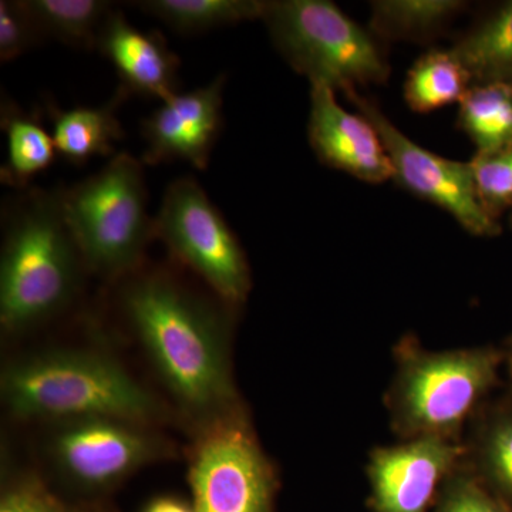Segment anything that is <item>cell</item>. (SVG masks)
<instances>
[{
  "mask_svg": "<svg viewBox=\"0 0 512 512\" xmlns=\"http://www.w3.org/2000/svg\"><path fill=\"white\" fill-rule=\"evenodd\" d=\"M0 124L6 134V163L0 170L3 184L16 190L30 187L37 174L55 163L57 150L52 134L36 117H30L13 103L2 99Z\"/></svg>",
  "mask_w": 512,
  "mask_h": 512,
  "instance_id": "18",
  "label": "cell"
},
{
  "mask_svg": "<svg viewBox=\"0 0 512 512\" xmlns=\"http://www.w3.org/2000/svg\"><path fill=\"white\" fill-rule=\"evenodd\" d=\"M478 198L490 217L512 210V146L494 153L476 154L470 161Z\"/></svg>",
  "mask_w": 512,
  "mask_h": 512,
  "instance_id": "25",
  "label": "cell"
},
{
  "mask_svg": "<svg viewBox=\"0 0 512 512\" xmlns=\"http://www.w3.org/2000/svg\"><path fill=\"white\" fill-rule=\"evenodd\" d=\"M96 50L113 64L130 96L165 101L180 93V59L164 36L131 25L121 10L114 9L101 26Z\"/></svg>",
  "mask_w": 512,
  "mask_h": 512,
  "instance_id": "14",
  "label": "cell"
},
{
  "mask_svg": "<svg viewBox=\"0 0 512 512\" xmlns=\"http://www.w3.org/2000/svg\"><path fill=\"white\" fill-rule=\"evenodd\" d=\"M45 42L25 0L0 2V62H12Z\"/></svg>",
  "mask_w": 512,
  "mask_h": 512,
  "instance_id": "27",
  "label": "cell"
},
{
  "mask_svg": "<svg viewBox=\"0 0 512 512\" xmlns=\"http://www.w3.org/2000/svg\"><path fill=\"white\" fill-rule=\"evenodd\" d=\"M188 483L195 512H275L278 474L244 407L197 427Z\"/></svg>",
  "mask_w": 512,
  "mask_h": 512,
  "instance_id": "7",
  "label": "cell"
},
{
  "mask_svg": "<svg viewBox=\"0 0 512 512\" xmlns=\"http://www.w3.org/2000/svg\"><path fill=\"white\" fill-rule=\"evenodd\" d=\"M60 194L87 271L117 281L140 268L148 244L156 239L141 160L116 154L99 173L60 187Z\"/></svg>",
  "mask_w": 512,
  "mask_h": 512,
  "instance_id": "5",
  "label": "cell"
},
{
  "mask_svg": "<svg viewBox=\"0 0 512 512\" xmlns=\"http://www.w3.org/2000/svg\"><path fill=\"white\" fill-rule=\"evenodd\" d=\"M156 218V239L167 245L222 302L237 308L252 288L251 268L237 235L191 175L165 190Z\"/></svg>",
  "mask_w": 512,
  "mask_h": 512,
  "instance_id": "8",
  "label": "cell"
},
{
  "mask_svg": "<svg viewBox=\"0 0 512 512\" xmlns=\"http://www.w3.org/2000/svg\"><path fill=\"white\" fill-rule=\"evenodd\" d=\"M308 136L316 157L328 167L369 184L393 178L392 163L376 128L359 113L340 107L335 90L326 84H311Z\"/></svg>",
  "mask_w": 512,
  "mask_h": 512,
  "instance_id": "13",
  "label": "cell"
},
{
  "mask_svg": "<svg viewBox=\"0 0 512 512\" xmlns=\"http://www.w3.org/2000/svg\"><path fill=\"white\" fill-rule=\"evenodd\" d=\"M141 512H195L191 501L175 495H160L151 498Z\"/></svg>",
  "mask_w": 512,
  "mask_h": 512,
  "instance_id": "28",
  "label": "cell"
},
{
  "mask_svg": "<svg viewBox=\"0 0 512 512\" xmlns=\"http://www.w3.org/2000/svg\"><path fill=\"white\" fill-rule=\"evenodd\" d=\"M467 8L460 0H379L372 3L370 28L386 40L431 39Z\"/></svg>",
  "mask_w": 512,
  "mask_h": 512,
  "instance_id": "21",
  "label": "cell"
},
{
  "mask_svg": "<svg viewBox=\"0 0 512 512\" xmlns=\"http://www.w3.org/2000/svg\"><path fill=\"white\" fill-rule=\"evenodd\" d=\"M471 86L467 70L451 50H431L407 74L404 100L413 111L430 113L460 103Z\"/></svg>",
  "mask_w": 512,
  "mask_h": 512,
  "instance_id": "23",
  "label": "cell"
},
{
  "mask_svg": "<svg viewBox=\"0 0 512 512\" xmlns=\"http://www.w3.org/2000/svg\"><path fill=\"white\" fill-rule=\"evenodd\" d=\"M3 403L16 419L59 424L86 419L156 423V397L117 360L93 350L57 349L13 360L0 379Z\"/></svg>",
  "mask_w": 512,
  "mask_h": 512,
  "instance_id": "3",
  "label": "cell"
},
{
  "mask_svg": "<svg viewBox=\"0 0 512 512\" xmlns=\"http://www.w3.org/2000/svg\"><path fill=\"white\" fill-rule=\"evenodd\" d=\"M357 113L365 117L382 138L393 167V180L417 197L448 212L476 237H497L500 222L487 214L478 198L470 163L448 160L420 147L404 136L377 104L357 90L345 92Z\"/></svg>",
  "mask_w": 512,
  "mask_h": 512,
  "instance_id": "10",
  "label": "cell"
},
{
  "mask_svg": "<svg viewBox=\"0 0 512 512\" xmlns=\"http://www.w3.org/2000/svg\"><path fill=\"white\" fill-rule=\"evenodd\" d=\"M464 460V441L419 437L373 448L367 461L373 512H429Z\"/></svg>",
  "mask_w": 512,
  "mask_h": 512,
  "instance_id": "11",
  "label": "cell"
},
{
  "mask_svg": "<svg viewBox=\"0 0 512 512\" xmlns=\"http://www.w3.org/2000/svg\"><path fill=\"white\" fill-rule=\"evenodd\" d=\"M434 512H511L491 493L466 463L447 478L434 504Z\"/></svg>",
  "mask_w": 512,
  "mask_h": 512,
  "instance_id": "26",
  "label": "cell"
},
{
  "mask_svg": "<svg viewBox=\"0 0 512 512\" xmlns=\"http://www.w3.org/2000/svg\"><path fill=\"white\" fill-rule=\"evenodd\" d=\"M119 305L161 382L195 426L239 409L228 309L164 269L124 276Z\"/></svg>",
  "mask_w": 512,
  "mask_h": 512,
  "instance_id": "1",
  "label": "cell"
},
{
  "mask_svg": "<svg viewBox=\"0 0 512 512\" xmlns=\"http://www.w3.org/2000/svg\"><path fill=\"white\" fill-rule=\"evenodd\" d=\"M53 426L50 461L64 483L86 495L109 493L173 451L148 424L136 421L86 419Z\"/></svg>",
  "mask_w": 512,
  "mask_h": 512,
  "instance_id": "9",
  "label": "cell"
},
{
  "mask_svg": "<svg viewBox=\"0 0 512 512\" xmlns=\"http://www.w3.org/2000/svg\"><path fill=\"white\" fill-rule=\"evenodd\" d=\"M295 72L333 90L386 83L389 64L375 39L329 0H274L262 16Z\"/></svg>",
  "mask_w": 512,
  "mask_h": 512,
  "instance_id": "6",
  "label": "cell"
},
{
  "mask_svg": "<svg viewBox=\"0 0 512 512\" xmlns=\"http://www.w3.org/2000/svg\"><path fill=\"white\" fill-rule=\"evenodd\" d=\"M473 84L512 86V0L501 3L450 49Z\"/></svg>",
  "mask_w": 512,
  "mask_h": 512,
  "instance_id": "17",
  "label": "cell"
},
{
  "mask_svg": "<svg viewBox=\"0 0 512 512\" xmlns=\"http://www.w3.org/2000/svg\"><path fill=\"white\" fill-rule=\"evenodd\" d=\"M458 127L476 144L478 154L512 146L511 84H473L460 101Z\"/></svg>",
  "mask_w": 512,
  "mask_h": 512,
  "instance_id": "20",
  "label": "cell"
},
{
  "mask_svg": "<svg viewBox=\"0 0 512 512\" xmlns=\"http://www.w3.org/2000/svg\"><path fill=\"white\" fill-rule=\"evenodd\" d=\"M46 40L96 50L97 37L116 3L107 0H25Z\"/></svg>",
  "mask_w": 512,
  "mask_h": 512,
  "instance_id": "22",
  "label": "cell"
},
{
  "mask_svg": "<svg viewBox=\"0 0 512 512\" xmlns=\"http://www.w3.org/2000/svg\"><path fill=\"white\" fill-rule=\"evenodd\" d=\"M133 8L153 16L173 32L183 36L201 35L210 30L262 19V0H143Z\"/></svg>",
  "mask_w": 512,
  "mask_h": 512,
  "instance_id": "19",
  "label": "cell"
},
{
  "mask_svg": "<svg viewBox=\"0 0 512 512\" xmlns=\"http://www.w3.org/2000/svg\"><path fill=\"white\" fill-rule=\"evenodd\" d=\"M224 87L225 74H220L205 87L161 101V106L141 121V136L147 143L141 163L181 160L205 170L224 126Z\"/></svg>",
  "mask_w": 512,
  "mask_h": 512,
  "instance_id": "12",
  "label": "cell"
},
{
  "mask_svg": "<svg viewBox=\"0 0 512 512\" xmlns=\"http://www.w3.org/2000/svg\"><path fill=\"white\" fill-rule=\"evenodd\" d=\"M128 97L127 90L119 86L103 106L69 110L49 106L57 154L76 167L89 163L93 157L113 156L117 141L126 136L117 111Z\"/></svg>",
  "mask_w": 512,
  "mask_h": 512,
  "instance_id": "15",
  "label": "cell"
},
{
  "mask_svg": "<svg viewBox=\"0 0 512 512\" xmlns=\"http://www.w3.org/2000/svg\"><path fill=\"white\" fill-rule=\"evenodd\" d=\"M510 222H511V225H512V210H511Z\"/></svg>",
  "mask_w": 512,
  "mask_h": 512,
  "instance_id": "30",
  "label": "cell"
},
{
  "mask_svg": "<svg viewBox=\"0 0 512 512\" xmlns=\"http://www.w3.org/2000/svg\"><path fill=\"white\" fill-rule=\"evenodd\" d=\"M394 360L384 404L399 440L464 441L468 426L498 383L504 355L490 346L430 350L407 335L394 348Z\"/></svg>",
  "mask_w": 512,
  "mask_h": 512,
  "instance_id": "4",
  "label": "cell"
},
{
  "mask_svg": "<svg viewBox=\"0 0 512 512\" xmlns=\"http://www.w3.org/2000/svg\"><path fill=\"white\" fill-rule=\"evenodd\" d=\"M464 463L481 483L512 507V412L476 414L464 436Z\"/></svg>",
  "mask_w": 512,
  "mask_h": 512,
  "instance_id": "16",
  "label": "cell"
},
{
  "mask_svg": "<svg viewBox=\"0 0 512 512\" xmlns=\"http://www.w3.org/2000/svg\"><path fill=\"white\" fill-rule=\"evenodd\" d=\"M508 353H510L511 359H512V336L510 340H508Z\"/></svg>",
  "mask_w": 512,
  "mask_h": 512,
  "instance_id": "29",
  "label": "cell"
},
{
  "mask_svg": "<svg viewBox=\"0 0 512 512\" xmlns=\"http://www.w3.org/2000/svg\"><path fill=\"white\" fill-rule=\"evenodd\" d=\"M0 512H109L97 504L73 503L53 493L35 474L9 477L2 485Z\"/></svg>",
  "mask_w": 512,
  "mask_h": 512,
  "instance_id": "24",
  "label": "cell"
},
{
  "mask_svg": "<svg viewBox=\"0 0 512 512\" xmlns=\"http://www.w3.org/2000/svg\"><path fill=\"white\" fill-rule=\"evenodd\" d=\"M83 256L64 217L60 187H28L2 208L0 326L19 335L66 311L80 292Z\"/></svg>",
  "mask_w": 512,
  "mask_h": 512,
  "instance_id": "2",
  "label": "cell"
}]
</instances>
